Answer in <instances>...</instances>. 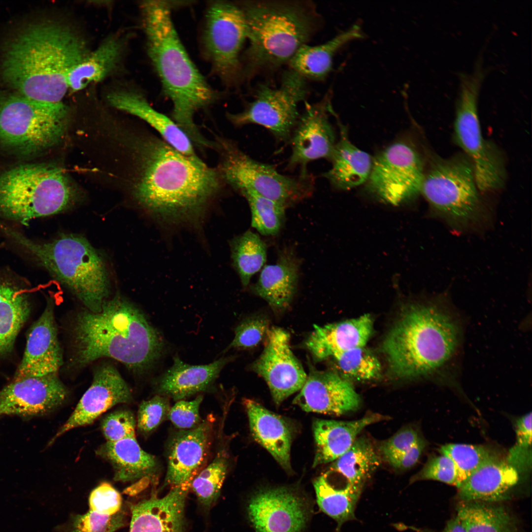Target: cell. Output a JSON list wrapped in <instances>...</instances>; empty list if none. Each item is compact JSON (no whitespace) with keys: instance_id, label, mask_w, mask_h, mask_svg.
<instances>
[{"instance_id":"1","label":"cell","mask_w":532,"mask_h":532,"mask_svg":"<svg viewBox=\"0 0 532 532\" xmlns=\"http://www.w3.org/2000/svg\"><path fill=\"white\" fill-rule=\"evenodd\" d=\"M134 146L133 197L160 219L178 223L200 217L227 186L216 167L183 155L159 135L145 134Z\"/></svg>"},{"instance_id":"2","label":"cell","mask_w":532,"mask_h":532,"mask_svg":"<svg viewBox=\"0 0 532 532\" xmlns=\"http://www.w3.org/2000/svg\"><path fill=\"white\" fill-rule=\"evenodd\" d=\"M83 39L56 22H29L4 44L0 76L8 87L33 100L62 102L70 69L88 54Z\"/></svg>"},{"instance_id":"3","label":"cell","mask_w":532,"mask_h":532,"mask_svg":"<svg viewBox=\"0 0 532 532\" xmlns=\"http://www.w3.org/2000/svg\"><path fill=\"white\" fill-rule=\"evenodd\" d=\"M463 331L461 317L443 297L409 306L383 343L391 372L402 378L436 375L449 383Z\"/></svg>"},{"instance_id":"4","label":"cell","mask_w":532,"mask_h":532,"mask_svg":"<svg viewBox=\"0 0 532 532\" xmlns=\"http://www.w3.org/2000/svg\"><path fill=\"white\" fill-rule=\"evenodd\" d=\"M141 9L148 53L172 105L171 118L195 147L206 148L209 141L195 121L200 110L208 106L217 94L196 67L176 31L166 1L146 0Z\"/></svg>"},{"instance_id":"5","label":"cell","mask_w":532,"mask_h":532,"mask_svg":"<svg viewBox=\"0 0 532 532\" xmlns=\"http://www.w3.org/2000/svg\"><path fill=\"white\" fill-rule=\"evenodd\" d=\"M71 335L72 362L79 366L108 357L142 372L154 364L164 349L161 335L142 312L119 295L106 299L98 312H79Z\"/></svg>"},{"instance_id":"6","label":"cell","mask_w":532,"mask_h":532,"mask_svg":"<svg viewBox=\"0 0 532 532\" xmlns=\"http://www.w3.org/2000/svg\"><path fill=\"white\" fill-rule=\"evenodd\" d=\"M239 5L249 42L244 71L248 78L288 63L319 21L315 7L307 1L251 0Z\"/></svg>"},{"instance_id":"7","label":"cell","mask_w":532,"mask_h":532,"mask_svg":"<svg viewBox=\"0 0 532 532\" xmlns=\"http://www.w3.org/2000/svg\"><path fill=\"white\" fill-rule=\"evenodd\" d=\"M1 231L24 252L67 288L93 312L100 311L110 290L105 260L88 240L77 234H63L51 241H35L9 226Z\"/></svg>"},{"instance_id":"8","label":"cell","mask_w":532,"mask_h":532,"mask_svg":"<svg viewBox=\"0 0 532 532\" xmlns=\"http://www.w3.org/2000/svg\"><path fill=\"white\" fill-rule=\"evenodd\" d=\"M78 199L63 170L45 163L0 172V217L23 224L70 208Z\"/></svg>"},{"instance_id":"9","label":"cell","mask_w":532,"mask_h":532,"mask_svg":"<svg viewBox=\"0 0 532 532\" xmlns=\"http://www.w3.org/2000/svg\"><path fill=\"white\" fill-rule=\"evenodd\" d=\"M67 115L62 102H39L0 90V151L23 157L43 152L63 138Z\"/></svg>"},{"instance_id":"10","label":"cell","mask_w":532,"mask_h":532,"mask_svg":"<svg viewBox=\"0 0 532 532\" xmlns=\"http://www.w3.org/2000/svg\"><path fill=\"white\" fill-rule=\"evenodd\" d=\"M213 149L218 155L216 167L226 185L237 192L252 191L285 208L313 192L314 180L310 174H282L273 166L252 159L231 139L217 135L213 140Z\"/></svg>"},{"instance_id":"11","label":"cell","mask_w":532,"mask_h":532,"mask_svg":"<svg viewBox=\"0 0 532 532\" xmlns=\"http://www.w3.org/2000/svg\"><path fill=\"white\" fill-rule=\"evenodd\" d=\"M432 162L424 172L421 193L433 212L458 229L480 221L484 209L469 159L460 157Z\"/></svg>"},{"instance_id":"12","label":"cell","mask_w":532,"mask_h":532,"mask_svg":"<svg viewBox=\"0 0 532 532\" xmlns=\"http://www.w3.org/2000/svg\"><path fill=\"white\" fill-rule=\"evenodd\" d=\"M454 131L457 141L471 162L477 187L482 191L496 190L504 180L502 165L483 138L479 124L477 104L485 70L477 61L471 73L460 72Z\"/></svg>"},{"instance_id":"13","label":"cell","mask_w":532,"mask_h":532,"mask_svg":"<svg viewBox=\"0 0 532 532\" xmlns=\"http://www.w3.org/2000/svg\"><path fill=\"white\" fill-rule=\"evenodd\" d=\"M307 79L290 69L276 86L262 84L252 100L236 113L227 114L234 126L254 124L265 127L279 142L289 141L300 114L298 106L309 94Z\"/></svg>"},{"instance_id":"14","label":"cell","mask_w":532,"mask_h":532,"mask_svg":"<svg viewBox=\"0 0 532 532\" xmlns=\"http://www.w3.org/2000/svg\"><path fill=\"white\" fill-rule=\"evenodd\" d=\"M202 38L213 70L226 84H235L243 72L240 52L247 40L245 19L240 5L228 1L211 4Z\"/></svg>"},{"instance_id":"15","label":"cell","mask_w":532,"mask_h":532,"mask_svg":"<svg viewBox=\"0 0 532 532\" xmlns=\"http://www.w3.org/2000/svg\"><path fill=\"white\" fill-rule=\"evenodd\" d=\"M424 172L417 151L407 143L397 142L372 160L367 189L381 200L398 205L421 193Z\"/></svg>"},{"instance_id":"16","label":"cell","mask_w":532,"mask_h":532,"mask_svg":"<svg viewBox=\"0 0 532 532\" xmlns=\"http://www.w3.org/2000/svg\"><path fill=\"white\" fill-rule=\"evenodd\" d=\"M266 339L264 350L251 368L264 379L274 402L279 405L301 390L307 375L291 349L287 331L272 328Z\"/></svg>"},{"instance_id":"17","label":"cell","mask_w":532,"mask_h":532,"mask_svg":"<svg viewBox=\"0 0 532 532\" xmlns=\"http://www.w3.org/2000/svg\"><path fill=\"white\" fill-rule=\"evenodd\" d=\"M332 90L319 101L305 102L303 112L294 128L289 140L291 154L287 167L301 168L300 173L306 174L307 165L321 158L330 159L336 143L329 114L332 112Z\"/></svg>"},{"instance_id":"18","label":"cell","mask_w":532,"mask_h":532,"mask_svg":"<svg viewBox=\"0 0 532 532\" xmlns=\"http://www.w3.org/2000/svg\"><path fill=\"white\" fill-rule=\"evenodd\" d=\"M307 506L296 493L284 487L260 490L250 499L249 519L257 532H301Z\"/></svg>"},{"instance_id":"19","label":"cell","mask_w":532,"mask_h":532,"mask_svg":"<svg viewBox=\"0 0 532 532\" xmlns=\"http://www.w3.org/2000/svg\"><path fill=\"white\" fill-rule=\"evenodd\" d=\"M67 394L57 373L14 379L0 390V416L46 414L61 405Z\"/></svg>"},{"instance_id":"20","label":"cell","mask_w":532,"mask_h":532,"mask_svg":"<svg viewBox=\"0 0 532 532\" xmlns=\"http://www.w3.org/2000/svg\"><path fill=\"white\" fill-rule=\"evenodd\" d=\"M132 399L130 387L114 366L106 364L99 367L90 387L50 443L69 430L91 424L109 409Z\"/></svg>"},{"instance_id":"21","label":"cell","mask_w":532,"mask_h":532,"mask_svg":"<svg viewBox=\"0 0 532 532\" xmlns=\"http://www.w3.org/2000/svg\"><path fill=\"white\" fill-rule=\"evenodd\" d=\"M293 402L307 412L339 416L358 409L361 399L352 384L338 373L311 368Z\"/></svg>"},{"instance_id":"22","label":"cell","mask_w":532,"mask_h":532,"mask_svg":"<svg viewBox=\"0 0 532 532\" xmlns=\"http://www.w3.org/2000/svg\"><path fill=\"white\" fill-rule=\"evenodd\" d=\"M192 480L170 488L163 497L154 492L131 504L130 532H188L185 506Z\"/></svg>"},{"instance_id":"23","label":"cell","mask_w":532,"mask_h":532,"mask_svg":"<svg viewBox=\"0 0 532 532\" xmlns=\"http://www.w3.org/2000/svg\"><path fill=\"white\" fill-rule=\"evenodd\" d=\"M54 309L53 299H48L43 312L29 331L23 357L14 379L56 373L61 366L63 356Z\"/></svg>"},{"instance_id":"24","label":"cell","mask_w":532,"mask_h":532,"mask_svg":"<svg viewBox=\"0 0 532 532\" xmlns=\"http://www.w3.org/2000/svg\"><path fill=\"white\" fill-rule=\"evenodd\" d=\"M213 423L209 417L196 427L175 434L169 446L164 486L179 485L200 471L209 452Z\"/></svg>"},{"instance_id":"25","label":"cell","mask_w":532,"mask_h":532,"mask_svg":"<svg viewBox=\"0 0 532 532\" xmlns=\"http://www.w3.org/2000/svg\"><path fill=\"white\" fill-rule=\"evenodd\" d=\"M521 474L500 456L489 460L458 488L460 500L502 502L512 499L521 483Z\"/></svg>"},{"instance_id":"26","label":"cell","mask_w":532,"mask_h":532,"mask_svg":"<svg viewBox=\"0 0 532 532\" xmlns=\"http://www.w3.org/2000/svg\"><path fill=\"white\" fill-rule=\"evenodd\" d=\"M371 316L359 317L323 326H316L305 347L316 361H323L347 350L365 347L372 331Z\"/></svg>"},{"instance_id":"27","label":"cell","mask_w":532,"mask_h":532,"mask_svg":"<svg viewBox=\"0 0 532 532\" xmlns=\"http://www.w3.org/2000/svg\"><path fill=\"white\" fill-rule=\"evenodd\" d=\"M115 108L133 115L146 122L166 143L183 155L199 157L187 134L170 117L155 109L141 94L130 91L111 93L107 97Z\"/></svg>"},{"instance_id":"28","label":"cell","mask_w":532,"mask_h":532,"mask_svg":"<svg viewBox=\"0 0 532 532\" xmlns=\"http://www.w3.org/2000/svg\"><path fill=\"white\" fill-rule=\"evenodd\" d=\"M253 438L265 448L287 472L292 470L290 453L292 429L281 416L251 399H244Z\"/></svg>"},{"instance_id":"29","label":"cell","mask_w":532,"mask_h":532,"mask_svg":"<svg viewBox=\"0 0 532 532\" xmlns=\"http://www.w3.org/2000/svg\"><path fill=\"white\" fill-rule=\"evenodd\" d=\"M388 418L379 413H369L349 421L315 419L312 424L316 444L313 467L334 462L350 448L364 429Z\"/></svg>"},{"instance_id":"30","label":"cell","mask_w":532,"mask_h":532,"mask_svg":"<svg viewBox=\"0 0 532 532\" xmlns=\"http://www.w3.org/2000/svg\"><path fill=\"white\" fill-rule=\"evenodd\" d=\"M233 359V357H227L207 365H191L175 356L172 366L158 378L156 390L160 395L177 401L204 391Z\"/></svg>"},{"instance_id":"31","label":"cell","mask_w":532,"mask_h":532,"mask_svg":"<svg viewBox=\"0 0 532 532\" xmlns=\"http://www.w3.org/2000/svg\"><path fill=\"white\" fill-rule=\"evenodd\" d=\"M97 454L111 464L115 481L128 482L143 478L156 481L157 461L140 447L136 437L106 441L98 449Z\"/></svg>"},{"instance_id":"32","label":"cell","mask_w":532,"mask_h":532,"mask_svg":"<svg viewBox=\"0 0 532 532\" xmlns=\"http://www.w3.org/2000/svg\"><path fill=\"white\" fill-rule=\"evenodd\" d=\"M299 270V264L294 254L283 252L275 264L264 267L252 288L253 291L273 310L282 311L289 306L295 294Z\"/></svg>"},{"instance_id":"33","label":"cell","mask_w":532,"mask_h":532,"mask_svg":"<svg viewBox=\"0 0 532 532\" xmlns=\"http://www.w3.org/2000/svg\"><path fill=\"white\" fill-rule=\"evenodd\" d=\"M365 36L361 27L355 24L323 44L315 46L304 44L289 62L290 69L307 80H323L332 69L335 53L349 42L363 38Z\"/></svg>"},{"instance_id":"34","label":"cell","mask_w":532,"mask_h":532,"mask_svg":"<svg viewBox=\"0 0 532 532\" xmlns=\"http://www.w3.org/2000/svg\"><path fill=\"white\" fill-rule=\"evenodd\" d=\"M330 159L332 167L323 176L334 187L347 190L367 181L373 159L347 138L342 137L335 144Z\"/></svg>"},{"instance_id":"35","label":"cell","mask_w":532,"mask_h":532,"mask_svg":"<svg viewBox=\"0 0 532 532\" xmlns=\"http://www.w3.org/2000/svg\"><path fill=\"white\" fill-rule=\"evenodd\" d=\"M30 312L28 295L22 287L10 279L0 278V355L11 351Z\"/></svg>"},{"instance_id":"36","label":"cell","mask_w":532,"mask_h":532,"mask_svg":"<svg viewBox=\"0 0 532 532\" xmlns=\"http://www.w3.org/2000/svg\"><path fill=\"white\" fill-rule=\"evenodd\" d=\"M456 510L466 532H520L516 517L501 502L460 500Z\"/></svg>"},{"instance_id":"37","label":"cell","mask_w":532,"mask_h":532,"mask_svg":"<svg viewBox=\"0 0 532 532\" xmlns=\"http://www.w3.org/2000/svg\"><path fill=\"white\" fill-rule=\"evenodd\" d=\"M122 51V43L118 38L106 39L70 69L67 76L68 88L80 91L103 79L114 68Z\"/></svg>"},{"instance_id":"38","label":"cell","mask_w":532,"mask_h":532,"mask_svg":"<svg viewBox=\"0 0 532 532\" xmlns=\"http://www.w3.org/2000/svg\"><path fill=\"white\" fill-rule=\"evenodd\" d=\"M380 461L371 442L362 436L357 437L350 448L333 462L331 469L341 475L346 482L363 490Z\"/></svg>"},{"instance_id":"39","label":"cell","mask_w":532,"mask_h":532,"mask_svg":"<svg viewBox=\"0 0 532 532\" xmlns=\"http://www.w3.org/2000/svg\"><path fill=\"white\" fill-rule=\"evenodd\" d=\"M313 485L319 508L336 521L338 531L344 523L355 519L356 506L363 490L348 483L343 487L335 486L326 474L317 478Z\"/></svg>"},{"instance_id":"40","label":"cell","mask_w":532,"mask_h":532,"mask_svg":"<svg viewBox=\"0 0 532 532\" xmlns=\"http://www.w3.org/2000/svg\"><path fill=\"white\" fill-rule=\"evenodd\" d=\"M230 246L233 266L245 288L266 262V244L257 234L248 231L233 238Z\"/></svg>"},{"instance_id":"41","label":"cell","mask_w":532,"mask_h":532,"mask_svg":"<svg viewBox=\"0 0 532 532\" xmlns=\"http://www.w3.org/2000/svg\"><path fill=\"white\" fill-rule=\"evenodd\" d=\"M228 467L227 454L225 450H220L212 462L193 479L191 489L205 509H209L219 498Z\"/></svg>"},{"instance_id":"42","label":"cell","mask_w":532,"mask_h":532,"mask_svg":"<svg viewBox=\"0 0 532 532\" xmlns=\"http://www.w3.org/2000/svg\"><path fill=\"white\" fill-rule=\"evenodd\" d=\"M439 452L449 457L454 463L457 474V489L481 466L499 456L489 446L462 443L445 444L440 447Z\"/></svg>"},{"instance_id":"43","label":"cell","mask_w":532,"mask_h":532,"mask_svg":"<svg viewBox=\"0 0 532 532\" xmlns=\"http://www.w3.org/2000/svg\"><path fill=\"white\" fill-rule=\"evenodd\" d=\"M247 201L251 212V225L265 235L277 234L283 225L285 207L249 190L238 192Z\"/></svg>"},{"instance_id":"44","label":"cell","mask_w":532,"mask_h":532,"mask_svg":"<svg viewBox=\"0 0 532 532\" xmlns=\"http://www.w3.org/2000/svg\"><path fill=\"white\" fill-rule=\"evenodd\" d=\"M340 375L358 381H367L378 378L381 371L378 359L363 347L353 348L332 358Z\"/></svg>"},{"instance_id":"45","label":"cell","mask_w":532,"mask_h":532,"mask_svg":"<svg viewBox=\"0 0 532 532\" xmlns=\"http://www.w3.org/2000/svg\"><path fill=\"white\" fill-rule=\"evenodd\" d=\"M532 412L518 419L516 422V443L509 450L506 461L521 474L528 473L532 467Z\"/></svg>"},{"instance_id":"46","label":"cell","mask_w":532,"mask_h":532,"mask_svg":"<svg viewBox=\"0 0 532 532\" xmlns=\"http://www.w3.org/2000/svg\"><path fill=\"white\" fill-rule=\"evenodd\" d=\"M269 330V320L264 315H255L244 319L236 327L234 338L227 349L256 347L266 338Z\"/></svg>"},{"instance_id":"47","label":"cell","mask_w":532,"mask_h":532,"mask_svg":"<svg viewBox=\"0 0 532 532\" xmlns=\"http://www.w3.org/2000/svg\"><path fill=\"white\" fill-rule=\"evenodd\" d=\"M125 514L121 510L108 516L89 510L74 517L69 532H115L125 526Z\"/></svg>"},{"instance_id":"48","label":"cell","mask_w":532,"mask_h":532,"mask_svg":"<svg viewBox=\"0 0 532 532\" xmlns=\"http://www.w3.org/2000/svg\"><path fill=\"white\" fill-rule=\"evenodd\" d=\"M170 408L168 399L160 395L142 401L137 414L139 431L142 433H148L156 429L167 418Z\"/></svg>"},{"instance_id":"49","label":"cell","mask_w":532,"mask_h":532,"mask_svg":"<svg viewBox=\"0 0 532 532\" xmlns=\"http://www.w3.org/2000/svg\"><path fill=\"white\" fill-rule=\"evenodd\" d=\"M457 470L453 461L440 454L429 458L421 469L413 476L410 483L421 480H435L456 486Z\"/></svg>"},{"instance_id":"50","label":"cell","mask_w":532,"mask_h":532,"mask_svg":"<svg viewBox=\"0 0 532 532\" xmlns=\"http://www.w3.org/2000/svg\"><path fill=\"white\" fill-rule=\"evenodd\" d=\"M135 419L130 410L116 411L102 421L101 430L107 441L115 442L135 437Z\"/></svg>"},{"instance_id":"51","label":"cell","mask_w":532,"mask_h":532,"mask_svg":"<svg viewBox=\"0 0 532 532\" xmlns=\"http://www.w3.org/2000/svg\"><path fill=\"white\" fill-rule=\"evenodd\" d=\"M122 497L109 483L103 482L94 489L89 498L90 510L100 514L112 515L120 511Z\"/></svg>"},{"instance_id":"52","label":"cell","mask_w":532,"mask_h":532,"mask_svg":"<svg viewBox=\"0 0 532 532\" xmlns=\"http://www.w3.org/2000/svg\"><path fill=\"white\" fill-rule=\"evenodd\" d=\"M202 399L203 396L199 395L190 401L178 400L170 407L167 418L176 427L182 430L196 427L201 422L199 409Z\"/></svg>"},{"instance_id":"53","label":"cell","mask_w":532,"mask_h":532,"mask_svg":"<svg viewBox=\"0 0 532 532\" xmlns=\"http://www.w3.org/2000/svg\"><path fill=\"white\" fill-rule=\"evenodd\" d=\"M421 438L416 430L411 427H406L400 430L392 436L382 442L379 450L384 458H386L409 449Z\"/></svg>"},{"instance_id":"54","label":"cell","mask_w":532,"mask_h":532,"mask_svg":"<svg viewBox=\"0 0 532 532\" xmlns=\"http://www.w3.org/2000/svg\"><path fill=\"white\" fill-rule=\"evenodd\" d=\"M426 446L424 440L421 438L409 449L385 459L393 467L399 469H406L415 465L420 458Z\"/></svg>"},{"instance_id":"55","label":"cell","mask_w":532,"mask_h":532,"mask_svg":"<svg viewBox=\"0 0 532 532\" xmlns=\"http://www.w3.org/2000/svg\"><path fill=\"white\" fill-rule=\"evenodd\" d=\"M424 532H435L430 530H425ZM441 532H466L461 524L459 517L456 515L449 520L445 528Z\"/></svg>"}]
</instances>
